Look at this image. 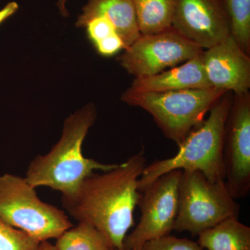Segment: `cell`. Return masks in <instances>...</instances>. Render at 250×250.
Returning <instances> with one entry per match:
<instances>
[{"instance_id": "2e32d148", "label": "cell", "mask_w": 250, "mask_h": 250, "mask_svg": "<svg viewBox=\"0 0 250 250\" xmlns=\"http://www.w3.org/2000/svg\"><path fill=\"white\" fill-rule=\"evenodd\" d=\"M109 246L98 229L82 222L61 235L54 245L57 250H104Z\"/></svg>"}, {"instance_id": "5b68a950", "label": "cell", "mask_w": 250, "mask_h": 250, "mask_svg": "<svg viewBox=\"0 0 250 250\" xmlns=\"http://www.w3.org/2000/svg\"><path fill=\"white\" fill-rule=\"evenodd\" d=\"M25 177L0 175V218L35 241L57 239L71 228L65 211L45 203Z\"/></svg>"}, {"instance_id": "8992f818", "label": "cell", "mask_w": 250, "mask_h": 250, "mask_svg": "<svg viewBox=\"0 0 250 250\" xmlns=\"http://www.w3.org/2000/svg\"><path fill=\"white\" fill-rule=\"evenodd\" d=\"M239 213L225 181L213 182L199 171L182 170L174 230L198 236L227 219L238 218Z\"/></svg>"}, {"instance_id": "484cf974", "label": "cell", "mask_w": 250, "mask_h": 250, "mask_svg": "<svg viewBox=\"0 0 250 250\" xmlns=\"http://www.w3.org/2000/svg\"><path fill=\"white\" fill-rule=\"evenodd\" d=\"M145 250L144 248H143V246L139 247V248H134V250Z\"/></svg>"}, {"instance_id": "9a60e30c", "label": "cell", "mask_w": 250, "mask_h": 250, "mask_svg": "<svg viewBox=\"0 0 250 250\" xmlns=\"http://www.w3.org/2000/svg\"><path fill=\"white\" fill-rule=\"evenodd\" d=\"M141 35L172 27L177 0H132Z\"/></svg>"}, {"instance_id": "d4e9b609", "label": "cell", "mask_w": 250, "mask_h": 250, "mask_svg": "<svg viewBox=\"0 0 250 250\" xmlns=\"http://www.w3.org/2000/svg\"><path fill=\"white\" fill-rule=\"evenodd\" d=\"M104 250H119L118 249H116V248H113V247H112L111 246L106 247V248H105Z\"/></svg>"}, {"instance_id": "e0dca14e", "label": "cell", "mask_w": 250, "mask_h": 250, "mask_svg": "<svg viewBox=\"0 0 250 250\" xmlns=\"http://www.w3.org/2000/svg\"><path fill=\"white\" fill-rule=\"evenodd\" d=\"M228 14L231 34L241 49L250 55V0H220Z\"/></svg>"}, {"instance_id": "8fae6325", "label": "cell", "mask_w": 250, "mask_h": 250, "mask_svg": "<svg viewBox=\"0 0 250 250\" xmlns=\"http://www.w3.org/2000/svg\"><path fill=\"white\" fill-rule=\"evenodd\" d=\"M202 62L211 88L233 91L236 95L249 92L250 55L241 49L232 36L205 49Z\"/></svg>"}, {"instance_id": "603a6c76", "label": "cell", "mask_w": 250, "mask_h": 250, "mask_svg": "<svg viewBox=\"0 0 250 250\" xmlns=\"http://www.w3.org/2000/svg\"><path fill=\"white\" fill-rule=\"evenodd\" d=\"M36 250H57V249L54 245L51 244L49 241H44L39 243Z\"/></svg>"}, {"instance_id": "7402d4cb", "label": "cell", "mask_w": 250, "mask_h": 250, "mask_svg": "<svg viewBox=\"0 0 250 250\" xmlns=\"http://www.w3.org/2000/svg\"><path fill=\"white\" fill-rule=\"evenodd\" d=\"M19 6L15 1L6 4L2 9L0 10V24L6 20L13 16L18 11Z\"/></svg>"}, {"instance_id": "4fadbf2b", "label": "cell", "mask_w": 250, "mask_h": 250, "mask_svg": "<svg viewBox=\"0 0 250 250\" xmlns=\"http://www.w3.org/2000/svg\"><path fill=\"white\" fill-rule=\"evenodd\" d=\"M82 11L77 27H84L94 18H106L124 42L126 49L141 35L132 0H88Z\"/></svg>"}, {"instance_id": "44dd1931", "label": "cell", "mask_w": 250, "mask_h": 250, "mask_svg": "<svg viewBox=\"0 0 250 250\" xmlns=\"http://www.w3.org/2000/svg\"><path fill=\"white\" fill-rule=\"evenodd\" d=\"M94 46L98 53L104 57H111L118 54L122 49H126L124 42L118 34L109 36Z\"/></svg>"}, {"instance_id": "ffe728a7", "label": "cell", "mask_w": 250, "mask_h": 250, "mask_svg": "<svg viewBox=\"0 0 250 250\" xmlns=\"http://www.w3.org/2000/svg\"><path fill=\"white\" fill-rule=\"evenodd\" d=\"M87 35L94 45L104 39L117 34L112 23L104 17H96L85 24Z\"/></svg>"}, {"instance_id": "9c48e42d", "label": "cell", "mask_w": 250, "mask_h": 250, "mask_svg": "<svg viewBox=\"0 0 250 250\" xmlns=\"http://www.w3.org/2000/svg\"><path fill=\"white\" fill-rule=\"evenodd\" d=\"M225 183L234 199L250 191V95H236L229 111L223 142Z\"/></svg>"}, {"instance_id": "5bb4252c", "label": "cell", "mask_w": 250, "mask_h": 250, "mask_svg": "<svg viewBox=\"0 0 250 250\" xmlns=\"http://www.w3.org/2000/svg\"><path fill=\"white\" fill-rule=\"evenodd\" d=\"M197 243L207 250H250V228L228 218L200 233Z\"/></svg>"}, {"instance_id": "3957f363", "label": "cell", "mask_w": 250, "mask_h": 250, "mask_svg": "<svg viewBox=\"0 0 250 250\" xmlns=\"http://www.w3.org/2000/svg\"><path fill=\"white\" fill-rule=\"evenodd\" d=\"M228 93L210 108L208 118L202 125L179 145L175 155L146 166L139 179V192L161 176L173 170L199 171L213 182L225 181L224 133L232 103Z\"/></svg>"}, {"instance_id": "52a82bcc", "label": "cell", "mask_w": 250, "mask_h": 250, "mask_svg": "<svg viewBox=\"0 0 250 250\" xmlns=\"http://www.w3.org/2000/svg\"><path fill=\"white\" fill-rule=\"evenodd\" d=\"M182 170L164 174L140 194L139 223L126 235L124 250H132L145 243L170 235L174 230L179 208V188Z\"/></svg>"}, {"instance_id": "ba28073f", "label": "cell", "mask_w": 250, "mask_h": 250, "mask_svg": "<svg viewBox=\"0 0 250 250\" xmlns=\"http://www.w3.org/2000/svg\"><path fill=\"white\" fill-rule=\"evenodd\" d=\"M203 51L170 27L156 34L141 35L118 60L130 75L142 78L184 63Z\"/></svg>"}, {"instance_id": "cb8c5ba5", "label": "cell", "mask_w": 250, "mask_h": 250, "mask_svg": "<svg viewBox=\"0 0 250 250\" xmlns=\"http://www.w3.org/2000/svg\"><path fill=\"white\" fill-rule=\"evenodd\" d=\"M66 1L67 0H59L58 2H57V6H59L61 14H62V16H64V17H67L69 15L68 11H67L66 7H65Z\"/></svg>"}, {"instance_id": "7c38bea8", "label": "cell", "mask_w": 250, "mask_h": 250, "mask_svg": "<svg viewBox=\"0 0 250 250\" xmlns=\"http://www.w3.org/2000/svg\"><path fill=\"white\" fill-rule=\"evenodd\" d=\"M203 52L170 70L152 76L135 78L129 89L137 92H167L211 88L204 70Z\"/></svg>"}, {"instance_id": "30bf717a", "label": "cell", "mask_w": 250, "mask_h": 250, "mask_svg": "<svg viewBox=\"0 0 250 250\" xmlns=\"http://www.w3.org/2000/svg\"><path fill=\"white\" fill-rule=\"evenodd\" d=\"M172 27L204 50L231 35L220 0H177Z\"/></svg>"}, {"instance_id": "277c9868", "label": "cell", "mask_w": 250, "mask_h": 250, "mask_svg": "<svg viewBox=\"0 0 250 250\" xmlns=\"http://www.w3.org/2000/svg\"><path fill=\"white\" fill-rule=\"evenodd\" d=\"M228 92L214 88L167 92H137L128 89L122 100L146 110L167 139L179 146Z\"/></svg>"}, {"instance_id": "d6986e66", "label": "cell", "mask_w": 250, "mask_h": 250, "mask_svg": "<svg viewBox=\"0 0 250 250\" xmlns=\"http://www.w3.org/2000/svg\"><path fill=\"white\" fill-rule=\"evenodd\" d=\"M143 248L145 250H205L196 242L170 235L148 241Z\"/></svg>"}, {"instance_id": "7a4b0ae2", "label": "cell", "mask_w": 250, "mask_h": 250, "mask_svg": "<svg viewBox=\"0 0 250 250\" xmlns=\"http://www.w3.org/2000/svg\"><path fill=\"white\" fill-rule=\"evenodd\" d=\"M96 118V107L92 104L69 116L58 143L47 154L31 161L25 176L29 184L36 188H49L61 192L62 197H67L94 172L116 167L117 164L85 157L82 152L83 141Z\"/></svg>"}, {"instance_id": "6da1fadb", "label": "cell", "mask_w": 250, "mask_h": 250, "mask_svg": "<svg viewBox=\"0 0 250 250\" xmlns=\"http://www.w3.org/2000/svg\"><path fill=\"white\" fill-rule=\"evenodd\" d=\"M146 166L141 152L111 170L94 172L72 195L62 197V207L78 223L98 229L112 247L125 250V237L134 224L141 194L139 182Z\"/></svg>"}, {"instance_id": "ac0fdd59", "label": "cell", "mask_w": 250, "mask_h": 250, "mask_svg": "<svg viewBox=\"0 0 250 250\" xmlns=\"http://www.w3.org/2000/svg\"><path fill=\"white\" fill-rule=\"evenodd\" d=\"M39 243L0 218V250H36Z\"/></svg>"}]
</instances>
